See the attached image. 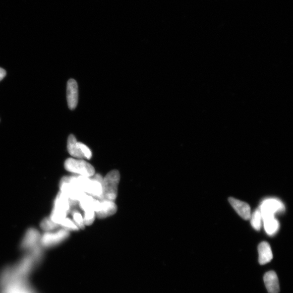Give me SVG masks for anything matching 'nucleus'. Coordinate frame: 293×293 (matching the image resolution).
I'll use <instances>...</instances> for the list:
<instances>
[{
    "label": "nucleus",
    "instance_id": "3",
    "mask_svg": "<svg viewBox=\"0 0 293 293\" xmlns=\"http://www.w3.org/2000/svg\"><path fill=\"white\" fill-rule=\"evenodd\" d=\"M59 186L60 192L73 202L78 203L86 194L74 184L70 177H63L60 181Z\"/></svg>",
    "mask_w": 293,
    "mask_h": 293
},
{
    "label": "nucleus",
    "instance_id": "6",
    "mask_svg": "<svg viewBox=\"0 0 293 293\" xmlns=\"http://www.w3.org/2000/svg\"><path fill=\"white\" fill-rule=\"evenodd\" d=\"M103 177L99 174L90 177V182L87 194L97 199H101L103 193Z\"/></svg>",
    "mask_w": 293,
    "mask_h": 293
},
{
    "label": "nucleus",
    "instance_id": "17",
    "mask_svg": "<svg viewBox=\"0 0 293 293\" xmlns=\"http://www.w3.org/2000/svg\"><path fill=\"white\" fill-rule=\"evenodd\" d=\"M59 227V225L52 221L50 218H45L40 224V227L45 232H53Z\"/></svg>",
    "mask_w": 293,
    "mask_h": 293
},
{
    "label": "nucleus",
    "instance_id": "18",
    "mask_svg": "<svg viewBox=\"0 0 293 293\" xmlns=\"http://www.w3.org/2000/svg\"><path fill=\"white\" fill-rule=\"evenodd\" d=\"M83 220L85 226H89L93 223L95 220L96 213L93 210L84 211Z\"/></svg>",
    "mask_w": 293,
    "mask_h": 293
},
{
    "label": "nucleus",
    "instance_id": "19",
    "mask_svg": "<svg viewBox=\"0 0 293 293\" xmlns=\"http://www.w3.org/2000/svg\"><path fill=\"white\" fill-rule=\"evenodd\" d=\"M60 226L61 227L62 229H65L67 231H78V230L79 229L72 220L67 217L62 221L60 223Z\"/></svg>",
    "mask_w": 293,
    "mask_h": 293
},
{
    "label": "nucleus",
    "instance_id": "16",
    "mask_svg": "<svg viewBox=\"0 0 293 293\" xmlns=\"http://www.w3.org/2000/svg\"><path fill=\"white\" fill-rule=\"evenodd\" d=\"M251 218V224L252 227L256 231H260L262 226V217L260 209H258L254 212Z\"/></svg>",
    "mask_w": 293,
    "mask_h": 293
},
{
    "label": "nucleus",
    "instance_id": "8",
    "mask_svg": "<svg viewBox=\"0 0 293 293\" xmlns=\"http://www.w3.org/2000/svg\"><path fill=\"white\" fill-rule=\"evenodd\" d=\"M4 288L1 293H34L29 287L24 283V280L10 281L3 285Z\"/></svg>",
    "mask_w": 293,
    "mask_h": 293
},
{
    "label": "nucleus",
    "instance_id": "15",
    "mask_svg": "<svg viewBox=\"0 0 293 293\" xmlns=\"http://www.w3.org/2000/svg\"><path fill=\"white\" fill-rule=\"evenodd\" d=\"M264 229L269 235H274L279 231L280 225L274 217L265 218L262 220Z\"/></svg>",
    "mask_w": 293,
    "mask_h": 293
},
{
    "label": "nucleus",
    "instance_id": "11",
    "mask_svg": "<svg viewBox=\"0 0 293 293\" xmlns=\"http://www.w3.org/2000/svg\"><path fill=\"white\" fill-rule=\"evenodd\" d=\"M229 202L238 214L244 220H248L251 217L250 207L246 203L234 198H230Z\"/></svg>",
    "mask_w": 293,
    "mask_h": 293
},
{
    "label": "nucleus",
    "instance_id": "9",
    "mask_svg": "<svg viewBox=\"0 0 293 293\" xmlns=\"http://www.w3.org/2000/svg\"><path fill=\"white\" fill-rule=\"evenodd\" d=\"M101 208L96 215L100 219L113 216L116 213L117 208L114 201L107 199H100Z\"/></svg>",
    "mask_w": 293,
    "mask_h": 293
},
{
    "label": "nucleus",
    "instance_id": "13",
    "mask_svg": "<svg viewBox=\"0 0 293 293\" xmlns=\"http://www.w3.org/2000/svg\"><path fill=\"white\" fill-rule=\"evenodd\" d=\"M259 254V263L264 265L271 262L273 258V252L271 246L266 242L261 243L258 247Z\"/></svg>",
    "mask_w": 293,
    "mask_h": 293
},
{
    "label": "nucleus",
    "instance_id": "21",
    "mask_svg": "<svg viewBox=\"0 0 293 293\" xmlns=\"http://www.w3.org/2000/svg\"><path fill=\"white\" fill-rule=\"evenodd\" d=\"M6 76V71L3 68L0 67V81Z\"/></svg>",
    "mask_w": 293,
    "mask_h": 293
},
{
    "label": "nucleus",
    "instance_id": "5",
    "mask_svg": "<svg viewBox=\"0 0 293 293\" xmlns=\"http://www.w3.org/2000/svg\"><path fill=\"white\" fill-rule=\"evenodd\" d=\"M68 235V231L62 228L55 232H45L40 238V243L45 247L54 246L66 239Z\"/></svg>",
    "mask_w": 293,
    "mask_h": 293
},
{
    "label": "nucleus",
    "instance_id": "12",
    "mask_svg": "<svg viewBox=\"0 0 293 293\" xmlns=\"http://www.w3.org/2000/svg\"><path fill=\"white\" fill-rule=\"evenodd\" d=\"M264 282L269 293H278L280 292L278 276L274 271L268 272L264 275Z\"/></svg>",
    "mask_w": 293,
    "mask_h": 293
},
{
    "label": "nucleus",
    "instance_id": "14",
    "mask_svg": "<svg viewBox=\"0 0 293 293\" xmlns=\"http://www.w3.org/2000/svg\"><path fill=\"white\" fill-rule=\"evenodd\" d=\"M67 150L69 154L74 158L79 159H85L80 148L79 142H77L76 137L72 134L69 136L68 138Z\"/></svg>",
    "mask_w": 293,
    "mask_h": 293
},
{
    "label": "nucleus",
    "instance_id": "10",
    "mask_svg": "<svg viewBox=\"0 0 293 293\" xmlns=\"http://www.w3.org/2000/svg\"><path fill=\"white\" fill-rule=\"evenodd\" d=\"M41 238L39 232L37 229L31 228L26 233L23 239L21 246L25 249H33L37 246V244Z\"/></svg>",
    "mask_w": 293,
    "mask_h": 293
},
{
    "label": "nucleus",
    "instance_id": "4",
    "mask_svg": "<svg viewBox=\"0 0 293 293\" xmlns=\"http://www.w3.org/2000/svg\"><path fill=\"white\" fill-rule=\"evenodd\" d=\"M259 209L263 220L267 218L274 217V215L277 212L284 211L285 206L279 199L269 198L263 201Z\"/></svg>",
    "mask_w": 293,
    "mask_h": 293
},
{
    "label": "nucleus",
    "instance_id": "2",
    "mask_svg": "<svg viewBox=\"0 0 293 293\" xmlns=\"http://www.w3.org/2000/svg\"><path fill=\"white\" fill-rule=\"evenodd\" d=\"M64 167L67 171L80 176L90 177L95 175L94 167L82 159H67Z\"/></svg>",
    "mask_w": 293,
    "mask_h": 293
},
{
    "label": "nucleus",
    "instance_id": "7",
    "mask_svg": "<svg viewBox=\"0 0 293 293\" xmlns=\"http://www.w3.org/2000/svg\"><path fill=\"white\" fill-rule=\"evenodd\" d=\"M67 101L69 109L73 110L78 102V87L77 82L73 79L68 80L67 84Z\"/></svg>",
    "mask_w": 293,
    "mask_h": 293
},
{
    "label": "nucleus",
    "instance_id": "20",
    "mask_svg": "<svg viewBox=\"0 0 293 293\" xmlns=\"http://www.w3.org/2000/svg\"><path fill=\"white\" fill-rule=\"evenodd\" d=\"M72 216L73 221L76 224L79 229H83L85 228V225L83 220V217L79 212L74 210L72 212Z\"/></svg>",
    "mask_w": 293,
    "mask_h": 293
},
{
    "label": "nucleus",
    "instance_id": "1",
    "mask_svg": "<svg viewBox=\"0 0 293 293\" xmlns=\"http://www.w3.org/2000/svg\"><path fill=\"white\" fill-rule=\"evenodd\" d=\"M119 180L120 175L117 170L109 172L103 179V193L101 199L114 201L117 199Z\"/></svg>",
    "mask_w": 293,
    "mask_h": 293
}]
</instances>
